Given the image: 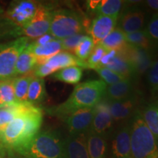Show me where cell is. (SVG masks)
<instances>
[{
    "mask_svg": "<svg viewBox=\"0 0 158 158\" xmlns=\"http://www.w3.org/2000/svg\"><path fill=\"white\" fill-rule=\"evenodd\" d=\"M42 122V110L26 102L19 115L0 134V141L6 148L15 150L39 133Z\"/></svg>",
    "mask_w": 158,
    "mask_h": 158,
    "instance_id": "1",
    "label": "cell"
},
{
    "mask_svg": "<svg viewBox=\"0 0 158 158\" xmlns=\"http://www.w3.org/2000/svg\"><path fill=\"white\" fill-rule=\"evenodd\" d=\"M107 85L102 80H92L76 85L68 100L48 109L51 115L64 118L76 110L94 108L104 98Z\"/></svg>",
    "mask_w": 158,
    "mask_h": 158,
    "instance_id": "2",
    "label": "cell"
},
{
    "mask_svg": "<svg viewBox=\"0 0 158 158\" xmlns=\"http://www.w3.org/2000/svg\"><path fill=\"white\" fill-rule=\"evenodd\" d=\"M64 139L55 130L40 131L28 143L13 151L26 158H66Z\"/></svg>",
    "mask_w": 158,
    "mask_h": 158,
    "instance_id": "3",
    "label": "cell"
},
{
    "mask_svg": "<svg viewBox=\"0 0 158 158\" xmlns=\"http://www.w3.org/2000/svg\"><path fill=\"white\" fill-rule=\"evenodd\" d=\"M130 123L132 158H158V142L138 109Z\"/></svg>",
    "mask_w": 158,
    "mask_h": 158,
    "instance_id": "4",
    "label": "cell"
},
{
    "mask_svg": "<svg viewBox=\"0 0 158 158\" xmlns=\"http://www.w3.org/2000/svg\"><path fill=\"white\" fill-rule=\"evenodd\" d=\"M84 31V23L81 18L74 11L68 9L53 10L48 33L55 39L63 40L82 34Z\"/></svg>",
    "mask_w": 158,
    "mask_h": 158,
    "instance_id": "5",
    "label": "cell"
},
{
    "mask_svg": "<svg viewBox=\"0 0 158 158\" xmlns=\"http://www.w3.org/2000/svg\"><path fill=\"white\" fill-rule=\"evenodd\" d=\"M29 44V38L26 37L0 43V81L15 78L17 59Z\"/></svg>",
    "mask_w": 158,
    "mask_h": 158,
    "instance_id": "6",
    "label": "cell"
},
{
    "mask_svg": "<svg viewBox=\"0 0 158 158\" xmlns=\"http://www.w3.org/2000/svg\"><path fill=\"white\" fill-rule=\"evenodd\" d=\"M53 10H54L48 5L39 4L32 19L21 28L18 29L17 38L26 37L29 39H37L48 33Z\"/></svg>",
    "mask_w": 158,
    "mask_h": 158,
    "instance_id": "7",
    "label": "cell"
},
{
    "mask_svg": "<svg viewBox=\"0 0 158 158\" xmlns=\"http://www.w3.org/2000/svg\"><path fill=\"white\" fill-rule=\"evenodd\" d=\"M72 66H78L81 68H88L86 62L80 60L71 53L62 51L37 64L34 70V76L43 78L62 69Z\"/></svg>",
    "mask_w": 158,
    "mask_h": 158,
    "instance_id": "8",
    "label": "cell"
},
{
    "mask_svg": "<svg viewBox=\"0 0 158 158\" xmlns=\"http://www.w3.org/2000/svg\"><path fill=\"white\" fill-rule=\"evenodd\" d=\"M116 52L130 63L137 76L147 73L154 62L151 51L136 48L127 43Z\"/></svg>",
    "mask_w": 158,
    "mask_h": 158,
    "instance_id": "9",
    "label": "cell"
},
{
    "mask_svg": "<svg viewBox=\"0 0 158 158\" xmlns=\"http://www.w3.org/2000/svg\"><path fill=\"white\" fill-rule=\"evenodd\" d=\"M39 4L32 1H15L11 2L5 16L15 28H21L32 19Z\"/></svg>",
    "mask_w": 158,
    "mask_h": 158,
    "instance_id": "10",
    "label": "cell"
},
{
    "mask_svg": "<svg viewBox=\"0 0 158 158\" xmlns=\"http://www.w3.org/2000/svg\"><path fill=\"white\" fill-rule=\"evenodd\" d=\"M110 158H132L129 122H124L112 133Z\"/></svg>",
    "mask_w": 158,
    "mask_h": 158,
    "instance_id": "11",
    "label": "cell"
},
{
    "mask_svg": "<svg viewBox=\"0 0 158 158\" xmlns=\"http://www.w3.org/2000/svg\"><path fill=\"white\" fill-rule=\"evenodd\" d=\"M146 24V12L139 6L127 7L118 18V27L124 34L143 30Z\"/></svg>",
    "mask_w": 158,
    "mask_h": 158,
    "instance_id": "12",
    "label": "cell"
},
{
    "mask_svg": "<svg viewBox=\"0 0 158 158\" xmlns=\"http://www.w3.org/2000/svg\"><path fill=\"white\" fill-rule=\"evenodd\" d=\"M94 115V107L76 110L65 116L64 120L69 135L76 136L85 134L89 130Z\"/></svg>",
    "mask_w": 158,
    "mask_h": 158,
    "instance_id": "13",
    "label": "cell"
},
{
    "mask_svg": "<svg viewBox=\"0 0 158 158\" xmlns=\"http://www.w3.org/2000/svg\"><path fill=\"white\" fill-rule=\"evenodd\" d=\"M114 122L108 102L102 100L94 107V115L89 130L108 138L113 133Z\"/></svg>",
    "mask_w": 158,
    "mask_h": 158,
    "instance_id": "14",
    "label": "cell"
},
{
    "mask_svg": "<svg viewBox=\"0 0 158 158\" xmlns=\"http://www.w3.org/2000/svg\"><path fill=\"white\" fill-rule=\"evenodd\" d=\"M139 102V97L138 94L126 100L108 102L110 114L114 121L122 122L128 120L130 118H131L138 109V106Z\"/></svg>",
    "mask_w": 158,
    "mask_h": 158,
    "instance_id": "15",
    "label": "cell"
},
{
    "mask_svg": "<svg viewBox=\"0 0 158 158\" xmlns=\"http://www.w3.org/2000/svg\"><path fill=\"white\" fill-rule=\"evenodd\" d=\"M118 16L98 15L91 23L89 33L94 45L101 43L103 40L116 28Z\"/></svg>",
    "mask_w": 158,
    "mask_h": 158,
    "instance_id": "16",
    "label": "cell"
},
{
    "mask_svg": "<svg viewBox=\"0 0 158 158\" xmlns=\"http://www.w3.org/2000/svg\"><path fill=\"white\" fill-rule=\"evenodd\" d=\"M135 84L133 79L126 78L106 87L104 100L108 102L119 101L128 99L136 94Z\"/></svg>",
    "mask_w": 158,
    "mask_h": 158,
    "instance_id": "17",
    "label": "cell"
},
{
    "mask_svg": "<svg viewBox=\"0 0 158 158\" xmlns=\"http://www.w3.org/2000/svg\"><path fill=\"white\" fill-rule=\"evenodd\" d=\"M107 138L89 130L86 133V147L90 158H107L108 143Z\"/></svg>",
    "mask_w": 158,
    "mask_h": 158,
    "instance_id": "18",
    "label": "cell"
},
{
    "mask_svg": "<svg viewBox=\"0 0 158 158\" xmlns=\"http://www.w3.org/2000/svg\"><path fill=\"white\" fill-rule=\"evenodd\" d=\"M66 158H90L86 147V133L68 135L64 139Z\"/></svg>",
    "mask_w": 158,
    "mask_h": 158,
    "instance_id": "19",
    "label": "cell"
},
{
    "mask_svg": "<svg viewBox=\"0 0 158 158\" xmlns=\"http://www.w3.org/2000/svg\"><path fill=\"white\" fill-rule=\"evenodd\" d=\"M123 2L120 0H91L87 2V7L98 15L118 16Z\"/></svg>",
    "mask_w": 158,
    "mask_h": 158,
    "instance_id": "20",
    "label": "cell"
},
{
    "mask_svg": "<svg viewBox=\"0 0 158 158\" xmlns=\"http://www.w3.org/2000/svg\"><path fill=\"white\" fill-rule=\"evenodd\" d=\"M29 48L37 59V64H41L43 61L62 52V44L61 40H53L44 45H35L33 43L29 44Z\"/></svg>",
    "mask_w": 158,
    "mask_h": 158,
    "instance_id": "21",
    "label": "cell"
},
{
    "mask_svg": "<svg viewBox=\"0 0 158 158\" xmlns=\"http://www.w3.org/2000/svg\"><path fill=\"white\" fill-rule=\"evenodd\" d=\"M37 64V59L31 52L29 45L19 55L15 68V77L28 75L35 70Z\"/></svg>",
    "mask_w": 158,
    "mask_h": 158,
    "instance_id": "22",
    "label": "cell"
},
{
    "mask_svg": "<svg viewBox=\"0 0 158 158\" xmlns=\"http://www.w3.org/2000/svg\"><path fill=\"white\" fill-rule=\"evenodd\" d=\"M46 98L45 81L43 78L34 76L29 84L27 96V102L37 106Z\"/></svg>",
    "mask_w": 158,
    "mask_h": 158,
    "instance_id": "23",
    "label": "cell"
},
{
    "mask_svg": "<svg viewBox=\"0 0 158 158\" xmlns=\"http://www.w3.org/2000/svg\"><path fill=\"white\" fill-rule=\"evenodd\" d=\"M141 115L158 142V100L147 105L141 110Z\"/></svg>",
    "mask_w": 158,
    "mask_h": 158,
    "instance_id": "24",
    "label": "cell"
},
{
    "mask_svg": "<svg viewBox=\"0 0 158 158\" xmlns=\"http://www.w3.org/2000/svg\"><path fill=\"white\" fill-rule=\"evenodd\" d=\"M106 68L110 69V70L119 74L120 76H123L125 78L134 80L137 77L135 71L130 63L118 54H116L113 59L106 65Z\"/></svg>",
    "mask_w": 158,
    "mask_h": 158,
    "instance_id": "25",
    "label": "cell"
},
{
    "mask_svg": "<svg viewBox=\"0 0 158 158\" xmlns=\"http://www.w3.org/2000/svg\"><path fill=\"white\" fill-rule=\"evenodd\" d=\"M127 44L125 34L119 28H115L102 41L100 45L107 51H119Z\"/></svg>",
    "mask_w": 158,
    "mask_h": 158,
    "instance_id": "26",
    "label": "cell"
},
{
    "mask_svg": "<svg viewBox=\"0 0 158 158\" xmlns=\"http://www.w3.org/2000/svg\"><path fill=\"white\" fill-rule=\"evenodd\" d=\"M82 68L78 66H72L62 69L54 74V78L57 81L69 84H78L82 78Z\"/></svg>",
    "mask_w": 158,
    "mask_h": 158,
    "instance_id": "27",
    "label": "cell"
},
{
    "mask_svg": "<svg viewBox=\"0 0 158 158\" xmlns=\"http://www.w3.org/2000/svg\"><path fill=\"white\" fill-rule=\"evenodd\" d=\"M125 38L126 42L128 44L136 48L149 51H152L155 48V45L150 40L144 29L130 34H125Z\"/></svg>",
    "mask_w": 158,
    "mask_h": 158,
    "instance_id": "28",
    "label": "cell"
},
{
    "mask_svg": "<svg viewBox=\"0 0 158 158\" xmlns=\"http://www.w3.org/2000/svg\"><path fill=\"white\" fill-rule=\"evenodd\" d=\"M33 77L34 75H26V76H18L13 78L15 97L18 101L21 103L27 102V92Z\"/></svg>",
    "mask_w": 158,
    "mask_h": 158,
    "instance_id": "29",
    "label": "cell"
},
{
    "mask_svg": "<svg viewBox=\"0 0 158 158\" xmlns=\"http://www.w3.org/2000/svg\"><path fill=\"white\" fill-rule=\"evenodd\" d=\"M0 94L4 106H14L21 103L15 97L13 79L0 81Z\"/></svg>",
    "mask_w": 158,
    "mask_h": 158,
    "instance_id": "30",
    "label": "cell"
},
{
    "mask_svg": "<svg viewBox=\"0 0 158 158\" xmlns=\"http://www.w3.org/2000/svg\"><path fill=\"white\" fill-rule=\"evenodd\" d=\"M26 103V102H25ZM25 103L0 108V134L21 111Z\"/></svg>",
    "mask_w": 158,
    "mask_h": 158,
    "instance_id": "31",
    "label": "cell"
},
{
    "mask_svg": "<svg viewBox=\"0 0 158 158\" xmlns=\"http://www.w3.org/2000/svg\"><path fill=\"white\" fill-rule=\"evenodd\" d=\"M94 47V44L92 39L89 36L85 35L84 39L75 50L74 53L77 58L84 62V60L89 57Z\"/></svg>",
    "mask_w": 158,
    "mask_h": 158,
    "instance_id": "32",
    "label": "cell"
},
{
    "mask_svg": "<svg viewBox=\"0 0 158 158\" xmlns=\"http://www.w3.org/2000/svg\"><path fill=\"white\" fill-rule=\"evenodd\" d=\"M94 70H96V72L98 73L99 76H100V78H102V81H104L106 83V84L108 85V86L126 79L123 76H120L119 74L110 70V69L106 68V67L98 66L94 68Z\"/></svg>",
    "mask_w": 158,
    "mask_h": 158,
    "instance_id": "33",
    "label": "cell"
},
{
    "mask_svg": "<svg viewBox=\"0 0 158 158\" xmlns=\"http://www.w3.org/2000/svg\"><path fill=\"white\" fill-rule=\"evenodd\" d=\"M18 29L13 27L5 16V12L0 7V39L12 37L16 38Z\"/></svg>",
    "mask_w": 158,
    "mask_h": 158,
    "instance_id": "34",
    "label": "cell"
},
{
    "mask_svg": "<svg viewBox=\"0 0 158 158\" xmlns=\"http://www.w3.org/2000/svg\"><path fill=\"white\" fill-rule=\"evenodd\" d=\"M144 31L153 44L155 46L158 45V13L153 14L144 28Z\"/></svg>",
    "mask_w": 158,
    "mask_h": 158,
    "instance_id": "35",
    "label": "cell"
},
{
    "mask_svg": "<svg viewBox=\"0 0 158 158\" xmlns=\"http://www.w3.org/2000/svg\"><path fill=\"white\" fill-rule=\"evenodd\" d=\"M107 51H108L100 44L94 45L92 52L91 53L89 57L88 58L87 62H86L88 68L94 69L98 67L102 56L107 53Z\"/></svg>",
    "mask_w": 158,
    "mask_h": 158,
    "instance_id": "36",
    "label": "cell"
},
{
    "mask_svg": "<svg viewBox=\"0 0 158 158\" xmlns=\"http://www.w3.org/2000/svg\"><path fill=\"white\" fill-rule=\"evenodd\" d=\"M147 82L152 93L155 95L158 90V61L154 62L147 71Z\"/></svg>",
    "mask_w": 158,
    "mask_h": 158,
    "instance_id": "37",
    "label": "cell"
},
{
    "mask_svg": "<svg viewBox=\"0 0 158 158\" xmlns=\"http://www.w3.org/2000/svg\"><path fill=\"white\" fill-rule=\"evenodd\" d=\"M85 35L83 34L75 35L67 38L61 40L62 44L63 50L67 51V52H75L78 45L80 44Z\"/></svg>",
    "mask_w": 158,
    "mask_h": 158,
    "instance_id": "38",
    "label": "cell"
},
{
    "mask_svg": "<svg viewBox=\"0 0 158 158\" xmlns=\"http://www.w3.org/2000/svg\"><path fill=\"white\" fill-rule=\"evenodd\" d=\"M116 54H117L116 51H114V50L108 51L107 53H106V54H105L103 56H102V58L101 59V61H100V65H99V66L106 67V65H107L108 63H109L110 61L112 60V59H113V58L116 56Z\"/></svg>",
    "mask_w": 158,
    "mask_h": 158,
    "instance_id": "39",
    "label": "cell"
},
{
    "mask_svg": "<svg viewBox=\"0 0 158 158\" xmlns=\"http://www.w3.org/2000/svg\"><path fill=\"white\" fill-rule=\"evenodd\" d=\"M53 40H55L54 37L51 35L49 34V33H47V34L43 35V36L39 37V38L36 39V40H35V42H33V43H34L35 45H44L45 43Z\"/></svg>",
    "mask_w": 158,
    "mask_h": 158,
    "instance_id": "40",
    "label": "cell"
},
{
    "mask_svg": "<svg viewBox=\"0 0 158 158\" xmlns=\"http://www.w3.org/2000/svg\"><path fill=\"white\" fill-rule=\"evenodd\" d=\"M145 5L149 9L155 11L156 13H158V0H148L145 2Z\"/></svg>",
    "mask_w": 158,
    "mask_h": 158,
    "instance_id": "41",
    "label": "cell"
},
{
    "mask_svg": "<svg viewBox=\"0 0 158 158\" xmlns=\"http://www.w3.org/2000/svg\"><path fill=\"white\" fill-rule=\"evenodd\" d=\"M6 158H26V157L21 155H14V154L9 153V155L7 156V157Z\"/></svg>",
    "mask_w": 158,
    "mask_h": 158,
    "instance_id": "42",
    "label": "cell"
},
{
    "mask_svg": "<svg viewBox=\"0 0 158 158\" xmlns=\"http://www.w3.org/2000/svg\"><path fill=\"white\" fill-rule=\"evenodd\" d=\"M2 107H5V106H4V104H3L2 100L1 94H0V108H2Z\"/></svg>",
    "mask_w": 158,
    "mask_h": 158,
    "instance_id": "43",
    "label": "cell"
},
{
    "mask_svg": "<svg viewBox=\"0 0 158 158\" xmlns=\"http://www.w3.org/2000/svg\"><path fill=\"white\" fill-rule=\"evenodd\" d=\"M0 158H4V157H3V155H2V154L1 152H0Z\"/></svg>",
    "mask_w": 158,
    "mask_h": 158,
    "instance_id": "44",
    "label": "cell"
},
{
    "mask_svg": "<svg viewBox=\"0 0 158 158\" xmlns=\"http://www.w3.org/2000/svg\"><path fill=\"white\" fill-rule=\"evenodd\" d=\"M155 96H157V97H158V90H157V92H156V94H155Z\"/></svg>",
    "mask_w": 158,
    "mask_h": 158,
    "instance_id": "45",
    "label": "cell"
}]
</instances>
